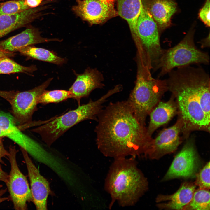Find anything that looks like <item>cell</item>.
<instances>
[{
    "instance_id": "obj_20",
    "label": "cell",
    "mask_w": 210,
    "mask_h": 210,
    "mask_svg": "<svg viewBox=\"0 0 210 210\" xmlns=\"http://www.w3.org/2000/svg\"><path fill=\"white\" fill-rule=\"evenodd\" d=\"M118 15L126 20L134 39H137L136 24L142 0H117Z\"/></svg>"
},
{
    "instance_id": "obj_2",
    "label": "cell",
    "mask_w": 210,
    "mask_h": 210,
    "mask_svg": "<svg viewBox=\"0 0 210 210\" xmlns=\"http://www.w3.org/2000/svg\"><path fill=\"white\" fill-rule=\"evenodd\" d=\"M168 90L175 99L178 114L182 119L184 139L195 131L210 132V118L206 114L199 99L210 90L209 74L202 67L189 65L176 68L167 74Z\"/></svg>"
},
{
    "instance_id": "obj_5",
    "label": "cell",
    "mask_w": 210,
    "mask_h": 210,
    "mask_svg": "<svg viewBox=\"0 0 210 210\" xmlns=\"http://www.w3.org/2000/svg\"><path fill=\"white\" fill-rule=\"evenodd\" d=\"M113 88L98 100H91L87 104L78 105L76 109L56 117L51 120L32 130L38 134L43 141L50 146L71 127L87 120H97L98 114L103 108V104L108 98L116 93Z\"/></svg>"
},
{
    "instance_id": "obj_28",
    "label": "cell",
    "mask_w": 210,
    "mask_h": 210,
    "mask_svg": "<svg viewBox=\"0 0 210 210\" xmlns=\"http://www.w3.org/2000/svg\"><path fill=\"white\" fill-rule=\"evenodd\" d=\"M3 138H0V164H5V163L2 160L3 158L8 159L9 155V151H8L5 148L3 141Z\"/></svg>"
},
{
    "instance_id": "obj_15",
    "label": "cell",
    "mask_w": 210,
    "mask_h": 210,
    "mask_svg": "<svg viewBox=\"0 0 210 210\" xmlns=\"http://www.w3.org/2000/svg\"><path fill=\"white\" fill-rule=\"evenodd\" d=\"M51 41L60 42L61 40L43 37L37 28L30 26L21 33L0 41V50L15 53L24 47Z\"/></svg>"
},
{
    "instance_id": "obj_35",
    "label": "cell",
    "mask_w": 210,
    "mask_h": 210,
    "mask_svg": "<svg viewBox=\"0 0 210 210\" xmlns=\"http://www.w3.org/2000/svg\"><path fill=\"white\" fill-rule=\"evenodd\" d=\"M4 2H0V7L3 4Z\"/></svg>"
},
{
    "instance_id": "obj_29",
    "label": "cell",
    "mask_w": 210,
    "mask_h": 210,
    "mask_svg": "<svg viewBox=\"0 0 210 210\" xmlns=\"http://www.w3.org/2000/svg\"><path fill=\"white\" fill-rule=\"evenodd\" d=\"M8 175L2 169L0 164V181H3L6 184L8 181Z\"/></svg>"
},
{
    "instance_id": "obj_17",
    "label": "cell",
    "mask_w": 210,
    "mask_h": 210,
    "mask_svg": "<svg viewBox=\"0 0 210 210\" xmlns=\"http://www.w3.org/2000/svg\"><path fill=\"white\" fill-rule=\"evenodd\" d=\"M196 186L194 183H183L178 190L173 194L159 195L156 198L158 207L160 209L183 210L190 201Z\"/></svg>"
},
{
    "instance_id": "obj_4",
    "label": "cell",
    "mask_w": 210,
    "mask_h": 210,
    "mask_svg": "<svg viewBox=\"0 0 210 210\" xmlns=\"http://www.w3.org/2000/svg\"><path fill=\"white\" fill-rule=\"evenodd\" d=\"M138 56L137 80L127 101L136 119L145 126L147 117L168 89L166 79L153 77L146 62Z\"/></svg>"
},
{
    "instance_id": "obj_10",
    "label": "cell",
    "mask_w": 210,
    "mask_h": 210,
    "mask_svg": "<svg viewBox=\"0 0 210 210\" xmlns=\"http://www.w3.org/2000/svg\"><path fill=\"white\" fill-rule=\"evenodd\" d=\"M52 79V78H50L32 89L16 92L10 104L12 115L19 125H23L32 122L33 115L37 109L38 98L46 90Z\"/></svg>"
},
{
    "instance_id": "obj_24",
    "label": "cell",
    "mask_w": 210,
    "mask_h": 210,
    "mask_svg": "<svg viewBox=\"0 0 210 210\" xmlns=\"http://www.w3.org/2000/svg\"><path fill=\"white\" fill-rule=\"evenodd\" d=\"M71 98V94L69 90H45L39 96L38 103L44 105L51 103H58Z\"/></svg>"
},
{
    "instance_id": "obj_12",
    "label": "cell",
    "mask_w": 210,
    "mask_h": 210,
    "mask_svg": "<svg viewBox=\"0 0 210 210\" xmlns=\"http://www.w3.org/2000/svg\"><path fill=\"white\" fill-rule=\"evenodd\" d=\"M183 126V120L179 117L174 125L163 129L155 139H152L144 156L151 159H158L174 152L182 142L180 134Z\"/></svg>"
},
{
    "instance_id": "obj_22",
    "label": "cell",
    "mask_w": 210,
    "mask_h": 210,
    "mask_svg": "<svg viewBox=\"0 0 210 210\" xmlns=\"http://www.w3.org/2000/svg\"><path fill=\"white\" fill-rule=\"evenodd\" d=\"M210 197L209 190H195L190 202L183 210H209Z\"/></svg>"
},
{
    "instance_id": "obj_27",
    "label": "cell",
    "mask_w": 210,
    "mask_h": 210,
    "mask_svg": "<svg viewBox=\"0 0 210 210\" xmlns=\"http://www.w3.org/2000/svg\"><path fill=\"white\" fill-rule=\"evenodd\" d=\"M210 0H206L199 14L200 19L208 27L210 26Z\"/></svg>"
},
{
    "instance_id": "obj_23",
    "label": "cell",
    "mask_w": 210,
    "mask_h": 210,
    "mask_svg": "<svg viewBox=\"0 0 210 210\" xmlns=\"http://www.w3.org/2000/svg\"><path fill=\"white\" fill-rule=\"evenodd\" d=\"M37 70V67L35 65L23 66L11 59L9 57H4L0 59V74L19 73L29 74Z\"/></svg>"
},
{
    "instance_id": "obj_13",
    "label": "cell",
    "mask_w": 210,
    "mask_h": 210,
    "mask_svg": "<svg viewBox=\"0 0 210 210\" xmlns=\"http://www.w3.org/2000/svg\"><path fill=\"white\" fill-rule=\"evenodd\" d=\"M20 149L26 164L30 183L32 202L38 210L47 209V200L51 192L48 181L40 174L39 171L23 149Z\"/></svg>"
},
{
    "instance_id": "obj_8",
    "label": "cell",
    "mask_w": 210,
    "mask_h": 210,
    "mask_svg": "<svg viewBox=\"0 0 210 210\" xmlns=\"http://www.w3.org/2000/svg\"><path fill=\"white\" fill-rule=\"evenodd\" d=\"M8 157L10 171L6 183L9 193V198L16 210L27 209V202L32 201V198L27 178L21 172L16 159L18 151L15 146L9 148Z\"/></svg>"
},
{
    "instance_id": "obj_6",
    "label": "cell",
    "mask_w": 210,
    "mask_h": 210,
    "mask_svg": "<svg viewBox=\"0 0 210 210\" xmlns=\"http://www.w3.org/2000/svg\"><path fill=\"white\" fill-rule=\"evenodd\" d=\"M194 30H190L175 46L163 49L154 71L159 70L158 78L177 67L192 64L208 65L209 57L207 52L198 49L194 40Z\"/></svg>"
},
{
    "instance_id": "obj_7",
    "label": "cell",
    "mask_w": 210,
    "mask_h": 210,
    "mask_svg": "<svg viewBox=\"0 0 210 210\" xmlns=\"http://www.w3.org/2000/svg\"><path fill=\"white\" fill-rule=\"evenodd\" d=\"M135 41L151 69L157 65L163 49L160 43L159 31L155 21L142 4L136 24Z\"/></svg>"
},
{
    "instance_id": "obj_34",
    "label": "cell",
    "mask_w": 210,
    "mask_h": 210,
    "mask_svg": "<svg viewBox=\"0 0 210 210\" xmlns=\"http://www.w3.org/2000/svg\"><path fill=\"white\" fill-rule=\"evenodd\" d=\"M6 134L3 130L0 128V138L6 137Z\"/></svg>"
},
{
    "instance_id": "obj_36",
    "label": "cell",
    "mask_w": 210,
    "mask_h": 210,
    "mask_svg": "<svg viewBox=\"0 0 210 210\" xmlns=\"http://www.w3.org/2000/svg\"><path fill=\"white\" fill-rule=\"evenodd\" d=\"M3 0L5 1V0Z\"/></svg>"
},
{
    "instance_id": "obj_14",
    "label": "cell",
    "mask_w": 210,
    "mask_h": 210,
    "mask_svg": "<svg viewBox=\"0 0 210 210\" xmlns=\"http://www.w3.org/2000/svg\"><path fill=\"white\" fill-rule=\"evenodd\" d=\"M74 73L76 78L69 91L71 98L76 100L79 105L82 98L88 96L94 89L103 86L101 82L103 78L100 73L96 69L88 68L81 74Z\"/></svg>"
},
{
    "instance_id": "obj_21",
    "label": "cell",
    "mask_w": 210,
    "mask_h": 210,
    "mask_svg": "<svg viewBox=\"0 0 210 210\" xmlns=\"http://www.w3.org/2000/svg\"><path fill=\"white\" fill-rule=\"evenodd\" d=\"M18 52L30 58L61 65L66 62L65 59L57 55L47 49L29 46L20 49Z\"/></svg>"
},
{
    "instance_id": "obj_1",
    "label": "cell",
    "mask_w": 210,
    "mask_h": 210,
    "mask_svg": "<svg viewBox=\"0 0 210 210\" xmlns=\"http://www.w3.org/2000/svg\"><path fill=\"white\" fill-rule=\"evenodd\" d=\"M97 121L96 144L104 156L114 159L144 156L153 138L127 100L111 103L102 109Z\"/></svg>"
},
{
    "instance_id": "obj_31",
    "label": "cell",
    "mask_w": 210,
    "mask_h": 210,
    "mask_svg": "<svg viewBox=\"0 0 210 210\" xmlns=\"http://www.w3.org/2000/svg\"><path fill=\"white\" fill-rule=\"evenodd\" d=\"M209 35L199 42L202 48L209 47L210 46Z\"/></svg>"
},
{
    "instance_id": "obj_9",
    "label": "cell",
    "mask_w": 210,
    "mask_h": 210,
    "mask_svg": "<svg viewBox=\"0 0 210 210\" xmlns=\"http://www.w3.org/2000/svg\"><path fill=\"white\" fill-rule=\"evenodd\" d=\"M200 165L194 138H188L181 150L175 156L162 180L195 177Z\"/></svg>"
},
{
    "instance_id": "obj_16",
    "label": "cell",
    "mask_w": 210,
    "mask_h": 210,
    "mask_svg": "<svg viewBox=\"0 0 210 210\" xmlns=\"http://www.w3.org/2000/svg\"><path fill=\"white\" fill-rule=\"evenodd\" d=\"M45 7L40 6L15 14L0 15V38L38 18Z\"/></svg>"
},
{
    "instance_id": "obj_3",
    "label": "cell",
    "mask_w": 210,
    "mask_h": 210,
    "mask_svg": "<svg viewBox=\"0 0 210 210\" xmlns=\"http://www.w3.org/2000/svg\"><path fill=\"white\" fill-rule=\"evenodd\" d=\"M135 158L114 159L110 166L104 184L111 199L110 208L116 202L122 207L134 205L147 191V178L138 167Z\"/></svg>"
},
{
    "instance_id": "obj_32",
    "label": "cell",
    "mask_w": 210,
    "mask_h": 210,
    "mask_svg": "<svg viewBox=\"0 0 210 210\" xmlns=\"http://www.w3.org/2000/svg\"><path fill=\"white\" fill-rule=\"evenodd\" d=\"M15 53L11 52L0 50V59L1 58L7 56L9 57L13 56L15 55Z\"/></svg>"
},
{
    "instance_id": "obj_18",
    "label": "cell",
    "mask_w": 210,
    "mask_h": 210,
    "mask_svg": "<svg viewBox=\"0 0 210 210\" xmlns=\"http://www.w3.org/2000/svg\"><path fill=\"white\" fill-rule=\"evenodd\" d=\"M142 4L156 22L159 30L169 26L171 18L176 10L173 0H142Z\"/></svg>"
},
{
    "instance_id": "obj_25",
    "label": "cell",
    "mask_w": 210,
    "mask_h": 210,
    "mask_svg": "<svg viewBox=\"0 0 210 210\" xmlns=\"http://www.w3.org/2000/svg\"><path fill=\"white\" fill-rule=\"evenodd\" d=\"M30 8L27 0H10L0 7V15L15 14Z\"/></svg>"
},
{
    "instance_id": "obj_11",
    "label": "cell",
    "mask_w": 210,
    "mask_h": 210,
    "mask_svg": "<svg viewBox=\"0 0 210 210\" xmlns=\"http://www.w3.org/2000/svg\"><path fill=\"white\" fill-rule=\"evenodd\" d=\"M116 0H76L72 7L74 13L91 24L105 22L118 15Z\"/></svg>"
},
{
    "instance_id": "obj_33",
    "label": "cell",
    "mask_w": 210,
    "mask_h": 210,
    "mask_svg": "<svg viewBox=\"0 0 210 210\" xmlns=\"http://www.w3.org/2000/svg\"><path fill=\"white\" fill-rule=\"evenodd\" d=\"M9 95L10 92L9 91L0 90V97L5 100L8 99Z\"/></svg>"
},
{
    "instance_id": "obj_26",
    "label": "cell",
    "mask_w": 210,
    "mask_h": 210,
    "mask_svg": "<svg viewBox=\"0 0 210 210\" xmlns=\"http://www.w3.org/2000/svg\"><path fill=\"white\" fill-rule=\"evenodd\" d=\"M210 162L209 161L201 169L195 177V185L202 189H210Z\"/></svg>"
},
{
    "instance_id": "obj_30",
    "label": "cell",
    "mask_w": 210,
    "mask_h": 210,
    "mask_svg": "<svg viewBox=\"0 0 210 210\" xmlns=\"http://www.w3.org/2000/svg\"><path fill=\"white\" fill-rule=\"evenodd\" d=\"M3 186L0 185V204L4 201L10 200L9 197H2L3 195L6 193L7 191V188L1 189Z\"/></svg>"
},
{
    "instance_id": "obj_19",
    "label": "cell",
    "mask_w": 210,
    "mask_h": 210,
    "mask_svg": "<svg viewBox=\"0 0 210 210\" xmlns=\"http://www.w3.org/2000/svg\"><path fill=\"white\" fill-rule=\"evenodd\" d=\"M174 96L166 102L159 101L150 113V121L147 128L152 136L158 127L167 123L178 113V107Z\"/></svg>"
}]
</instances>
